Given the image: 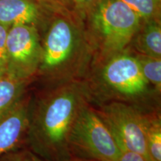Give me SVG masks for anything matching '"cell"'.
<instances>
[{
    "label": "cell",
    "mask_w": 161,
    "mask_h": 161,
    "mask_svg": "<svg viewBox=\"0 0 161 161\" xmlns=\"http://www.w3.org/2000/svg\"><path fill=\"white\" fill-rule=\"evenodd\" d=\"M31 81L15 77L7 71L0 74V116L25 95Z\"/></svg>",
    "instance_id": "11"
},
{
    "label": "cell",
    "mask_w": 161,
    "mask_h": 161,
    "mask_svg": "<svg viewBox=\"0 0 161 161\" xmlns=\"http://www.w3.org/2000/svg\"><path fill=\"white\" fill-rule=\"evenodd\" d=\"M80 42L79 31L71 22L64 18L54 20L42 43L43 54L37 73L48 79L65 81Z\"/></svg>",
    "instance_id": "4"
},
{
    "label": "cell",
    "mask_w": 161,
    "mask_h": 161,
    "mask_svg": "<svg viewBox=\"0 0 161 161\" xmlns=\"http://www.w3.org/2000/svg\"><path fill=\"white\" fill-rule=\"evenodd\" d=\"M40 4L36 0H0V24L8 28L19 25L37 27L43 18Z\"/></svg>",
    "instance_id": "9"
},
{
    "label": "cell",
    "mask_w": 161,
    "mask_h": 161,
    "mask_svg": "<svg viewBox=\"0 0 161 161\" xmlns=\"http://www.w3.org/2000/svg\"><path fill=\"white\" fill-rule=\"evenodd\" d=\"M0 161H46L29 148L21 147L8 152L0 156Z\"/></svg>",
    "instance_id": "15"
},
{
    "label": "cell",
    "mask_w": 161,
    "mask_h": 161,
    "mask_svg": "<svg viewBox=\"0 0 161 161\" xmlns=\"http://www.w3.org/2000/svg\"><path fill=\"white\" fill-rule=\"evenodd\" d=\"M31 98L25 94L0 116V156L25 142Z\"/></svg>",
    "instance_id": "8"
},
{
    "label": "cell",
    "mask_w": 161,
    "mask_h": 161,
    "mask_svg": "<svg viewBox=\"0 0 161 161\" xmlns=\"http://www.w3.org/2000/svg\"><path fill=\"white\" fill-rule=\"evenodd\" d=\"M39 3H46V4H49L51 0H36Z\"/></svg>",
    "instance_id": "21"
},
{
    "label": "cell",
    "mask_w": 161,
    "mask_h": 161,
    "mask_svg": "<svg viewBox=\"0 0 161 161\" xmlns=\"http://www.w3.org/2000/svg\"><path fill=\"white\" fill-rule=\"evenodd\" d=\"M90 97L89 86L78 80L61 82L31 99L25 142L46 161L72 158L69 136L78 113Z\"/></svg>",
    "instance_id": "1"
},
{
    "label": "cell",
    "mask_w": 161,
    "mask_h": 161,
    "mask_svg": "<svg viewBox=\"0 0 161 161\" xmlns=\"http://www.w3.org/2000/svg\"><path fill=\"white\" fill-rule=\"evenodd\" d=\"M101 0H72L73 6L80 14H88Z\"/></svg>",
    "instance_id": "17"
},
{
    "label": "cell",
    "mask_w": 161,
    "mask_h": 161,
    "mask_svg": "<svg viewBox=\"0 0 161 161\" xmlns=\"http://www.w3.org/2000/svg\"><path fill=\"white\" fill-rule=\"evenodd\" d=\"M99 79L104 89L125 99L140 97L150 85L142 75L135 56L124 52L108 58Z\"/></svg>",
    "instance_id": "7"
},
{
    "label": "cell",
    "mask_w": 161,
    "mask_h": 161,
    "mask_svg": "<svg viewBox=\"0 0 161 161\" xmlns=\"http://www.w3.org/2000/svg\"><path fill=\"white\" fill-rule=\"evenodd\" d=\"M137 14L142 21L160 19L161 0H122Z\"/></svg>",
    "instance_id": "14"
},
{
    "label": "cell",
    "mask_w": 161,
    "mask_h": 161,
    "mask_svg": "<svg viewBox=\"0 0 161 161\" xmlns=\"http://www.w3.org/2000/svg\"><path fill=\"white\" fill-rule=\"evenodd\" d=\"M146 145L152 161H161V122L158 116L147 115Z\"/></svg>",
    "instance_id": "12"
},
{
    "label": "cell",
    "mask_w": 161,
    "mask_h": 161,
    "mask_svg": "<svg viewBox=\"0 0 161 161\" xmlns=\"http://www.w3.org/2000/svg\"><path fill=\"white\" fill-rule=\"evenodd\" d=\"M96 111L122 152L137 153L146 161H152L146 145L147 115L134 106L121 102H110Z\"/></svg>",
    "instance_id": "5"
},
{
    "label": "cell",
    "mask_w": 161,
    "mask_h": 161,
    "mask_svg": "<svg viewBox=\"0 0 161 161\" xmlns=\"http://www.w3.org/2000/svg\"><path fill=\"white\" fill-rule=\"evenodd\" d=\"M71 153L97 161H118L122 151L96 110L86 103L78 113L69 136Z\"/></svg>",
    "instance_id": "3"
},
{
    "label": "cell",
    "mask_w": 161,
    "mask_h": 161,
    "mask_svg": "<svg viewBox=\"0 0 161 161\" xmlns=\"http://www.w3.org/2000/svg\"><path fill=\"white\" fill-rule=\"evenodd\" d=\"M6 48V71L21 79H33L39 69L43 54L37 26L19 25L9 28Z\"/></svg>",
    "instance_id": "6"
},
{
    "label": "cell",
    "mask_w": 161,
    "mask_h": 161,
    "mask_svg": "<svg viewBox=\"0 0 161 161\" xmlns=\"http://www.w3.org/2000/svg\"><path fill=\"white\" fill-rule=\"evenodd\" d=\"M53 3H55L57 4H60V5L64 6H71L73 5L72 3V0H51Z\"/></svg>",
    "instance_id": "19"
},
{
    "label": "cell",
    "mask_w": 161,
    "mask_h": 161,
    "mask_svg": "<svg viewBox=\"0 0 161 161\" xmlns=\"http://www.w3.org/2000/svg\"><path fill=\"white\" fill-rule=\"evenodd\" d=\"M66 161H97V160H90V159H85V158H70L69 160Z\"/></svg>",
    "instance_id": "20"
},
{
    "label": "cell",
    "mask_w": 161,
    "mask_h": 161,
    "mask_svg": "<svg viewBox=\"0 0 161 161\" xmlns=\"http://www.w3.org/2000/svg\"><path fill=\"white\" fill-rule=\"evenodd\" d=\"M132 41H134V45L139 54L161 58L160 19L142 21Z\"/></svg>",
    "instance_id": "10"
},
{
    "label": "cell",
    "mask_w": 161,
    "mask_h": 161,
    "mask_svg": "<svg viewBox=\"0 0 161 161\" xmlns=\"http://www.w3.org/2000/svg\"><path fill=\"white\" fill-rule=\"evenodd\" d=\"M137 60L142 75L150 85H153L157 90L161 88V58H155L141 55H134Z\"/></svg>",
    "instance_id": "13"
},
{
    "label": "cell",
    "mask_w": 161,
    "mask_h": 161,
    "mask_svg": "<svg viewBox=\"0 0 161 161\" xmlns=\"http://www.w3.org/2000/svg\"><path fill=\"white\" fill-rule=\"evenodd\" d=\"M118 161H146V160L137 153L124 151V152H122Z\"/></svg>",
    "instance_id": "18"
},
{
    "label": "cell",
    "mask_w": 161,
    "mask_h": 161,
    "mask_svg": "<svg viewBox=\"0 0 161 161\" xmlns=\"http://www.w3.org/2000/svg\"><path fill=\"white\" fill-rule=\"evenodd\" d=\"M91 29L108 58L124 52L142 20L122 0H101L88 13Z\"/></svg>",
    "instance_id": "2"
},
{
    "label": "cell",
    "mask_w": 161,
    "mask_h": 161,
    "mask_svg": "<svg viewBox=\"0 0 161 161\" xmlns=\"http://www.w3.org/2000/svg\"><path fill=\"white\" fill-rule=\"evenodd\" d=\"M9 28L0 24V74L7 69V48L6 40Z\"/></svg>",
    "instance_id": "16"
}]
</instances>
